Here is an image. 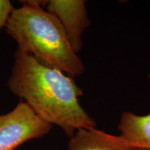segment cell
Masks as SVG:
<instances>
[{
	"mask_svg": "<svg viewBox=\"0 0 150 150\" xmlns=\"http://www.w3.org/2000/svg\"><path fill=\"white\" fill-rule=\"evenodd\" d=\"M7 86L41 119L60 127L70 138L79 129L97 127L81 106L79 98L83 92L72 77L41 64L18 47Z\"/></svg>",
	"mask_w": 150,
	"mask_h": 150,
	"instance_id": "6da1fadb",
	"label": "cell"
},
{
	"mask_svg": "<svg viewBox=\"0 0 150 150\" xmlns=\"http://www.w3.org/2000/svg\"><path fill=\"white\" fill-rule=\"evenodd\" d=\"M22 4L12 13L5 27L18 48L71 77L83 74V63L72 50L59 19L40 6Z\"/></svg>",
	"mask_w": 150,
	"mask_h": 150,
	"instance_id": "7a4b0ae2",
	"label": "cell"
},
{
	"mask_svg": "<svg viewBox=\"0 0 150 150\" xmlns=\"http://www.w3.org/2000/svg\"><path fill=\"white\" fill-rule=\"evenodd\" d=\"M52 127L21 100L11 111L0 115V150H14L24 142L42 138Z\"/></svg>",
	"mask_w": 150,
	"mask_h": 150,
	"instance_id": "3957f363",
	"label": "cell"
},
{
	"mask_svg": "<svg viewBox=\"0 0 150 150\" xmlns=\"http://www.w3.org/2000/svg\"><path fill=\"white\" fill-rule=\"evenodd\" d=\"M46 11L61 22L76 54L83 47L82 35L91 24L84 0H50Z\"/></svg>",
	"mask_w": 150,
	"mask_h": 150,
	"instance_id": "277c9868",
	"label": "cell"
},
{
	"mask_svg": "<svg viewBox=\"0 0 150 150\" xmlns=\"http://www.w3.org/2000/svg\"><path fill=\"white\" fill-rule=\"evenodd\" d=\"M68 150H138L121 135L110 134L96 127L76 131L70 138Z\"/></svg>",
	"mask_w": 150,
	"mask_h": 150,
	"instance_id": "5b68a950",
	"label": "cell"
},
{
	"mask_svg": "<svg viewBox=\"0 0 150 150\" xmlns=\"http://www.w3.org/2000/svg\"><path fill=\"white\" fill-rule=\"evenodd\" d=\"M149 81L150 83V74ZM117 128L121 136L138 150H150V112L140 115L124 111L121 114Z\"/></svg>",
	"mask_w": 150,
	"mask_h": 150,
	"instance_id": "8992f818",
	"label": "cell"
},
{
	"mask_svg": "<svg viewBox=\"0 0 150 150\" xmlns=\"http://www.w3.org/2000/svg\"><path fill=\"white\" fill-rule=\"evenodd\" d=\"M16 8L9 0H0V31L6 27L11 15Z\"/></svg>",
	"mask_w": 150,
	"mask_h": 150,
	"instance_id": "52a82bcc",
	"label": "cell"
},
{
	"mask_svg": "<svg viewBox=\"0 0 150 150\" xmlns=\"http://www.w3.org/2000/svg\"><path fill=\"white\" fill-rule=\"evenodd\" d=\"M20 2H21V4H27L46 7L49 1H46V0H26V1H20Z\"/></svg>",
	"mask_w": 150,
	"mask_h": 150,
	"instance_id": "ba28073f",
	"label": "cell"
},
{
	"mask_svg": "<svg viewBox=\"0 0 150 150\" xmlns=\"http://www.w3.org/2000/svg\"><path fill=\"white\" fill-rule=\"evenodd\" d=\"M139 150H149V149H140Z\"/></svg>",
	"mask_w": 150,
	"mask_h": 150,
	"instance_id": "9c48e42d",
	"label": "cell"
}]
</instances>
